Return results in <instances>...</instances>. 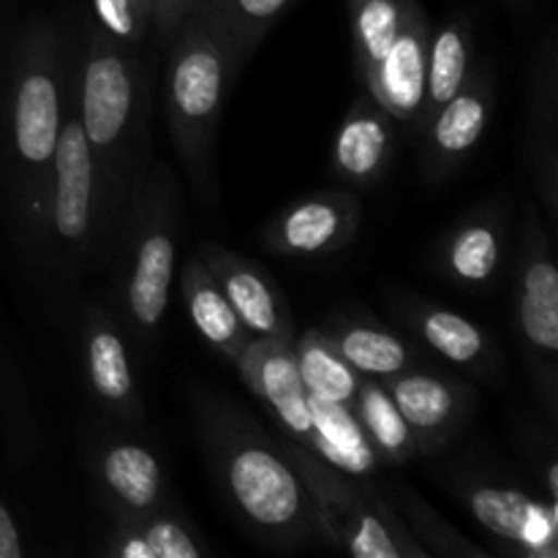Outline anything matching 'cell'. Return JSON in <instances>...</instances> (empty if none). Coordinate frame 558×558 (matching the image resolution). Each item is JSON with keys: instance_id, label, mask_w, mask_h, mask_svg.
<instances>
[{"instance_id": "1", "label": "cell", "mask_w": 558, "mask_h": 558, "mask_svg": "<svg viewBox=\"0 0 558 558\" xmlns=\"http://www.w3.org/2000/svg\"><path fill=\"white\" fill-rule=\"evenodd\" d=\"M76 44L49 20L27 22L5 63L0 104V178L20 245L36 259L41 213L63 125Z\"/></svg>"}, {"instance_id": "2", "label": "cell", "mask_w": 558, "mask_h": 558, "mask_svg": "<svg viewBox=\"0 0 558 558\" xmlns=\"http://www.w3.org/2000/svg\"><path fill=\"white\" fill-rule=\"evenodd\" d=\"M194 414L213 474L256 539L289 550L327 545L303 477L243 403L199 392Z\"/></svg>"}, {"instance_id": "3", "label": "cell", "mask_w": 558, "mask_h": 558, "mask_svg": "<svg viewBox=\"0 0 558 558\" xmlns=\"http://www.w3.org/2000/svg\"><path fill=\"white\" fill-rule=\"evenodd\" d=\"M74 85L76 112L101 180L104 213L118 243L125 207L150 167V52L120 47L93 25L82 49L76 47Z\"/></svg>"}, {"instance_id": "4", "label": "cell", "mask_w": 558, "mask_h": 558, "mask_svg": "<svg viewBox=\"0 0 558 558\" xmlns=\"http://www.w3.org/2000/svg\"><path fill=\"white\" fill-rule=\"evenodd\" d=\"M180 232V191L167 163L150 161L125 207L114 243V292L140 347L156 341L169 305Z\"/></svg>"}, {"instance_id": "5", "label": "cell", "mask_w": 558, "mask_h": 558, "mask_svg": "<svg viewBox=\"0 0 558 558\" xmlns=\"http://www.w3.org/2000/svg\"><path fill=\"white\" fill-rule=\"evenodd\" d=\"M163 69V112L178 158L202 199L216 194V131L227 87L232 85L227 49L210 14L196 5L169 41Z\"/></svg>"}, {"instance_id": "6", "label": "cell", "mask_w": 558, "mask_h": 558, "mask_svg": "<svg viewBox=\"0 0 558 558\" xmlns=\"http://www.w3.org/2000/svg\"><path fill=\"white\" fill-rule=\"evenodd\" d=\"M74 65L65 85L63 125H60L47 196H44L41 238L36 254L38 265L52 267L60 278H74L87 267L109 265L114 248L104 213L101 180L76 112Z\"/></svg>"}, {"instance_id": "7", "label": "cell", "mask_w": 558, "mask_h": 558, "mask_svg": "<svg viewBox=\"0 0 558 558\" xmlns=\"http://www.w3.org/2000/svg\"><path fill=\"white\" fill-rule=\"evenodd\" d=\"M303 477L316 523L330 548L357 558H428L414 539L390 496L371 480L349 477L322 461L308 447L283 436L278 441Z\"/></svg>"}, {"instance_id": "8", "label": "cell", "mask_w": 558, "mask_h": 558, "mask_svg": "<svg viewBox=\"0 0 558 558\" xmlns=\"http://www.w3.org/2000/svg\"><path fill=\"white\" fill-rule=\"evenodd\" d=\"M515 332L534 390L558 417V270L537 207H526L515 267Z\"/></svg>"}, {"instance_id": "9", "label": "cell", "mask_w": 558, "mask_h": 558, "mask_svg": "<svg viewBox=\"0 0 558 558\" xmlns=\"http://www.w3.org/2000/svg\"><path fill=\"white\" fill-rule=\"evenodd\" d=\"M452 490L496 550L521 558H558V507L545 496L490 477L477 469H456Z\"/></svg>"}, {"instance_id": "10", "label": "cell", "mask_w": 558, "mask_h": 558, "mask_svg": "<svg viewBox=\"0 0 558 558\" xmlns=\"http://www.w3.org/2000/svg\"><path fill=\"white\" fill-rule=\"evenodd\" d=\"M414 439L417 456H439L466 428L477 403L469 381L425 365L381 379Z\"/></svg>"}, {"instance_id": "11", "label": "cell", "mask_w": 558, "mask_h": 558, "mask_svg": "<svg viewBox=\"0 0 558 558\" xmlns=\"http://www.w3.org/2000/svg\"><path fill=\"white\" fill-rule=\"evenodd\" d=\"M363 205L352 191H319L283 207L262 232V245L289 259H319L347 248L360 232Z\"/></svg>"}, {"instance_id": "12", "label": "cell", "mask_w": 558, "mask_h": 558, "mask_svg": "<svg viewBox=\"0 0 558 558\" xmlns=\"http://www.w3.org/2000/svg\"><path fill=\"white\" fill-rule=\"evenodd\" d=\"M496 109V80L488 63L472 65L461 90L420 129L425 178L445 180L466 163Z\"/></svg>"}, {"instance_id": "13", "label": "cell", "mask_w": 558, "mask_h": 558, "mask_svg": "<svg viewBox=\"0 0 558 558\" xmlns=\"http://www.w3.org/2000/svg\"><path fill=\"white\" fill-rule=\"evenodd\" d=\"M430 36H434V27L423 5L417 0H407L396 41L387 49L368 85L363 87L374 96L376 104L385 107L396 125H403L412 134H417L420 112H423Z\"/></svg>"}, {"instance_id": "14", "label": "cell", "mask_w": 558, "mask_h": 558, "mask_svg": "<svg viewBox=\"0 0 558 558\" xmlns=\"http://www.w3.org/2000/svg\"><path fill=\"white\" fill-rule=\"evenodd\" d=\"M196 256L205 262L251 338H276V341L294 343L298 330H294L287 300L262 267L216 243H202Z\"/></svg>"}, {"instance_id": "15", "label": "cell", "mask_w": 558, "mask_h": 558, "mask_svg": "<svg viewBox=\"0 0 558 558\" xmlns=\"http://www.w3.org/2000/svg\"><path fill=\"white\" fill-rule=\"evenodd\" d=\"M240 379L251 390V396L265 403L267 412L278 420L283 434L298 445H308L311 439V409L308 392L300 379L294 343L276 341V338H251L248 347L238 357Z\"/></svg>"}, {"instance_id": "16", "label": "cell", "mask_w": 558, "mask_h": 558, "mask_svg": "<svg viewBox=\"0 0 558 558\" xmlns=\"http://www.w3.org/2000/svg\"><path fill=\"white\" fill-rule=\"evenodd\" d=\"M526 163L550 221L558 218V47L545 33L534 49L526 109Z\"/></svg>"}, {"instance_id": "17", "label": "cell", "mask_w": 558, "mask_h": 558, "mask_svg": "<svg viewBox=\"0 0 558 558\" xmlns=\"http://www.w3.org/2000/svg\"><path fill=\"white\" fill-rule=\"evenodd\" d=\"M392 311L423 347H428L456 368H463L477 379H494L499 374V343L466 316L425 303L420 298H396Z\"/></svg>"}, {"instance_id": "18", "label": "cell", "mask_w": 558, "mask_h": 558, "mask_svg": "<svg viewBox=\"0 0 558 558\" xmlns=\"http://www.w3.org/2000/svg\"><path fill=\"white\" fill-rule=\"evenodd\" d=\"M507 256V221L499 207L463 216L434 251V265L447 281L463 289H490Z\"/></svg>"}, {"instance_id": "19", "label": "cell", "mask_w": 558, "mask_h": 558, "mask_svg": "<svg viewBox=\"0 0 558 558\" xmlns=\"http://www.w3.org/2000/svg\"><path fill=\"white\" fill-rule=\"evenodd\" d=\"M93 477L114 518H140L167 505L158 458L136 441H104L93 452Z\"/></svg>"}, {"instance_id": "20", "label": "cell", "mask_w": 558, "mask_h": 558, "mask_svg": "<svg viewBox=\"0 0 558 558\" xmlns=\"http://www.w3.org/2000/svg\"><path fill=\"white\" fill-rule=\"evenodd\" d=\"M396 120L374 101L371 93H360L341 120L332 140V169L354 189H374L387 174L396 153Z\"/></svg>"}, {"instance_id": "21", "label": "cell", "mask_w": 558, "mask_h": 558, "mask_svg": "<svg viewBox=\"0 0 558 558\" xmlns=\"http://www.w3.org/2000/svg\"><path fill=\"white\" fill-rule=\"evenodd\" d=\"M82 371L96 401L120 420L140 423L145 407L136 392L125 341L107 314L90 305L82 325Z\"/></svg>"}, {"instance_id": "22", "label": "cell", "mask_w": 558, "mask_h": 558, "mask_svg": "<svg viewBox=\"0 0 558 558\" xmlns=\"http://www.w3.org/2000/svg\"><path fill=\"white\" fill-rule=\"evenodd\" d=\"M311 409V439L308 450L330 463L338 472L357 480L376 483V474L381 469V458L376 456L374 445L365 436L357 414L347 403L319 401L308 396Z\"/></svg>"}, {"instance_id": "23", "label": "cell", "mask_w": 558, "mask_h": 558, "mask_svg": "<svg viewBox=\"0 0 558 558\" xmlns=\"http://www.w3.org/2000/svg\"><path fill=\"white\" fill-rule=\"evenodd\" d=\"M325 332L332 347H336V352L360 376L390 379V376L414 368V365H425L417 347H412L398 332L376 325L374 319H363V316H336L325 327Z\"/></svg>"}, {"instance_id": "24", "label": "cell", "mask_w": 558, "mask_h": 558, "mask_svg": "<svg viewBox=\"0 0 558 558\" xmlns=\"http://www.w3.org/2000/svg\"><path fill=\"white\" fill-rule=\"evenodd\" d=\"M180 298L202 341L216 349L223 360L238 363L251 336L199 256H191L180 272Z\"/></svg>"}, {"instance_id": "25", "label": "cell", "mask_w": 558, "mask_h": 558, "mask_svg": "<svg viewBox=\"0 0 558 558\" xmlns=\"http://www.w3.org/2000/svg\"><path fill=\"white\" fill-rule=\"evenodd\" d=\"M101 554L114 558H199L207 554V545L183 515H174L163 505L147 515L125 521L118 518L104 539Z\"/></svg>"}, {"instance_id": "26", "label": "cell", "mask_w": 558, "mask_h": 558, "mask_svg": "<svg viewBox=\"0 0 558 558\" xmlns=\"http://www.w3.org/2000/svg\"><path fill=\"white\" fill-rule=\"evenodd\" d=\"M474 65V27L466 16H452L430 36L428 71H425V96L420 112L417 134L439 107H445L469 80Z\"/></svg>"}, {"instance_id": "27", "label": "cell", "mask_w": 558, "mask_h": 558, "mask_svg": "<svg viewBox=\"0 0 558 558\" xmlns=\"http://www.w3.org/2000/svg\"><path fill=\"white\" fill-rule=\"evenodd\" d=\"M292 3L294 0H199L221 36L232 76L243 71L267 31Z\"/></svg>"}, {"instance_id": "28", "label": "cell", "mask_w": 558, "mask_h": 558, "mask_svg": "<svg viewBox=\"0 0 558 558\" xmlns=\"http://www.w3.org/2000/svg\"><path fill=\"white\" fill-rule=\"evenodd\" d=\"M294 360H298L300 379H303L308 396L352 407L363 376L336 352L325 330L311 327V330L300 332L294 338Z\"/></svg>"}, {"instance_id": "29", "label": "cell", "mask_w": 558, "mask_h": 558, "mask_svg": "<svg viewBox=\"0 0 558 558\" xmlns=\"http://www.w3.org/2000/svg\"><path fill=\"white\" fill-rule=\"evenodd\" d=\"M352 412L357 414L360 425H363L365 436L371 439L381 463H396L398 466V463H407L417 456L412 434H409L407 423H403L401 412H398L396 401L385 390L381 379H371V376L360 379Z\"/></svg>"}, {"instance_id": "30", "label": "cell", "mask_w": 558, "mask_h": 558, "mask_svg": "<svg viewBox=\"0 0 558 558\" xmlns=\"http://www.w3.org/2000/svg\"><path fill=\"white\" fill-rule=\"evenodd\" d=\"M403 11H407V0H349L354 74L363 87L368 85L381 58L396 41Z\"/></svg>"}, {"instance_id": "31", "label": "cell", "mask_w": 558, "mask_h": 558, "mask_svg": "<svg viewBox=\"0 0 558 558\" xmlns=\"http://www.w3.org/2000/svg\"><path fill=\"white\" fill-rule=\"evenodd\" d=\"M392 507L398 510V515L403 518V523L409 526V532L414 534L420 545L428 550L430 556H447V558H490V550L480 548L472 539L463 537L456 526L445 521L417 490L407 488V485H398L390 494Z\"/></svg>"}, {"instance_id": "32", "label": "cell", "mask_w": 558, "mask_h": 558, "mask_svg": "<svg viewBox=\"0 0 558 558\" xmlns=\"http://www.w3.org/2000/svg\"><path fill=\"white\" fill-rule=\"evenodd\" d=\"M93 25L120 47L147 52L153 44L150 0H93Z\"/></svg>"}, {"instance_id": "33", "label": "cell", "mask_w": 558, "mask_h": 558, "mask_svg": "<svg viewBox=\"0 0 558 558\" xmlns=\"http://www.w3.org/2000/svg\"><path fill=\"white\" fill-rule=\"evenodd\" d=\"M153 5V44L158 49H167L174 33L180 31L185 20L194 14L199 0H150Z\"/></svg>"}, {"instance_id": "34", "label": "cell", "mask_w": 558, "mask_h": 558, "mask_svg": "<svg viewBox=\"0 0 558 558\" xmlns=\"http://www.w3.org/2000/svg\"><path fill=\"white\" fill-rule=\"evenodd\" d=\"M526 458L532 463V469L537 472V483L543 488V496L548 501H556L558 496V461H556V445L554 439H545V445H539V436H532L526 441Z\"/></svg>"}, {"instance_id": "35", "label": "cell", "mask_w": 558, "mask_h": 558, "mask_svg": "<svg viewBox=\"0 0 558 558\" xmlns=\"http://www.w3.org/2000/svg\"><path fill=\"white\" fill-rule=\"evenodd\" d=\"M22 539L20 529H16L14 518L5 510V505L0 501V558H22Z\"/></svg>"}, {"instance_id": "36", "label": "cell", "mask_w": 558, "mask_h": 558, "mask_svg": "<svg viewBox=\"0 0 558 558\" xmlns=\"http://www.w3.org/2000/svg\"><path fill=\"white\" fill-rule=\"evenodd\" d=\"M505 3H510V5H518V3H523V0H505Z\"/></svg>"}]
</instances>
